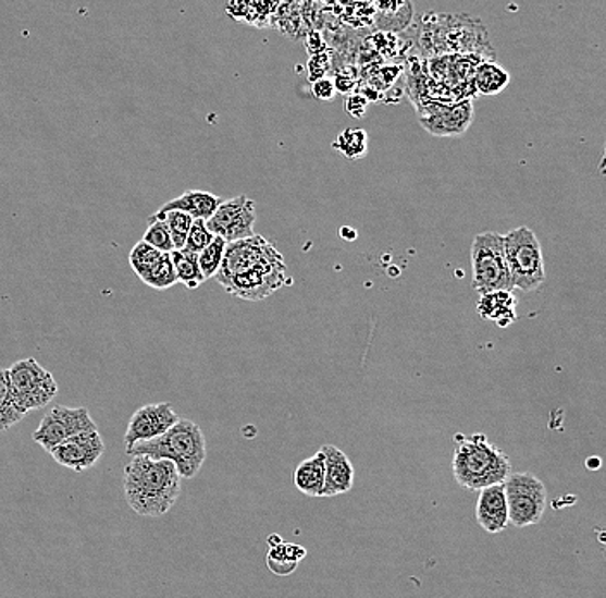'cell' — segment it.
<instances>
[{"label":"cell","mask_w":606,"mask_h":598,"mask_svg":"<svg viewBox=\"0 0 606 598\" xmlns=\"http://www.w3.org/2000/svg\"><path fill=\"white\" fill-rule=\"evenodd\" d=\"M510 83L507 70L493 61L481 62L474 71V90L479 96H498Z\"/></svg>","instance_id":"obj_20"},{"label":"cell","mask_w":606,"mask_h":598,"mask_svg":"<svg viewBox=\"0 0 606 598\" xmlns=\"http://www.w3.org/2000/svg\"><path fill=\"white\" fill-rule=\"evenodd\" d=\"M141 242L161 252V254H171L174 251L170 228L164 221H152L147 228V232L144 233Z\"/></svg>","instance_id":"obj_30"},{"label":"cell","mask_w":606,"mask_h":598,"mask_svg":"<svg viewBox=\"0 0 606 598\" xmlns=\"http://www.w3.org/2000/svg\"><path fill=\"white\" fill-rule=\"evenodd\" d=\"M375 25L383 32H401L412 21L413 5L410 2L400 4H374Z\"/></svg>","instance_id":"obj_22"},{"label":"cell","mask_w":606,"mask_h":598,"mask_svg":"<svg viewBox=\"0 0 606 598\" xmlns=\"http://www.w3.org/2000/svg\"><path fill=\"white\" fill-rule=\"evenodd\" d=\"M292 283L294 280L288 277L285 257L280 252L273 259L265 260L257 268L232 278L224 285V290L244 301L259 302L273 295L281 286L292 285Z\"/></svg>","instance_id":"obj_8"},{"label":"cell","mask_w":606,"mask_h":598,"mask_svg":"<svg viewBox=\"0 0 606 598\" xmlns=\"http://www.w3.org/2000/svg\"><path fill=\"white\" fill-rule=\"evenodd\" d=\"M334 149L347 159H360L368 154L369 136L363 130H345L333 144Z\"/></svg>","instance_id":"obj_26"},{"label":"cell","mask_w":606,"mask_h":598,"mask_svg":"<svg viewBox=\"0 0 606 598\" xmlns=\"http://www.w3.org/2000/svg\"><path fill=\"white\" fill-rule=\"evenodd\" d=\"M129 457L171 461L182 478L191 479L202 469L207 459V442L202 428L190 419H177L173 428L149 442H138L126 449Z\"/></svg>","instance_id":"obj_3"},{"label":"cell","mask_w":606,"mask_h":598,"mask_svg":"<svg viewBox=\"0 0 606 598\" xmlns=\"http://www.w3.org/2000/svg\"><path fill=\"white\" fill-rule=\"evenodd\" d=\"M369 108V100L359 94V91H354L350 96H347L345 99V111L350 114L351 118L355 120H360V118L366 117V112H368Z\"/></svg>","instance_id":"obj_33"},{"label":"cell","mask_w":606,"mask_h":598,"mask_svg":"<svg viewBox=\"0 0 606 598\" xmlns=\"http://www.w3.org/2000/svg\"><path fill=\"white\" fill-rule=\"evenodd\" d=\"M339 235H342V239L348 240V242H354V240L357 239V232L351 230V228H342V230H339Z\"/></svg>","instance_id":"obj_37"},{"label":"cell","mask_w":606,"mask_h":598,"mask_svg":"<svg viewBox=\"0 0 606 598\" xmlns=\"http://www.w3.org/2000/svg\"><path fill=\"white\" fill-rule=\"evenodd\" d=\"M331 61L326 54L313 56L309 62V78L310 82H318V80L326 78L327 71H330Z\"/></svg>","instance_id":"obj_34"},{"label":"cell","mask_w":606,"mask_h":598,"mask_svg":"<svg viewBox=\"0 0 606 598\" xmlns=\"http://www.w3.org/2000/svg\"><path fill=\"white\" fill-rule=\"evenodd\" d=\"M324 454L319 450L318 454L306 459L304 463L298 464L295 469V487L307 497H322L324 490Z\"/></svg>","instance_id":"obj_19"},{"label":"cell","mask_w":606,"mask_h":598,"mask_svg":"<svg viewBox=\"0 0 606 598\" xmlns=\"http://www.w3.org/2000/svg\"><path fill=\"white\" fill-rule=\"evenodd\" d=\"M171 263H173L174 272H176L177 283H182L188 290L198 289L202 285L203 277L198 266L197 254L185 251H173L170 254Z\"/></svg>","instance_id":"obj_23"},{"label":"cell","mask_w":606,"mask_h":598,"mask_svg":"<svg viewBox=\"0 0 606 598\" xmlns=\"http://www.w3.org/2000/svg\"><path fill=\"white\" fill-rule=\"evenodd\" d=\"M324 490L322 497H338L348 493L355 483V467L345 452L334 446H324Z\"/></svg>","instance_id":"obj_16"},{"label":"cell","mask_w":606,"mask_h":598,"mask_svg":"<svg viewBox=\"0 0 606 598\" xmlns=\"http://www.w3.org/2000/svg\"><path fill=\"white\" fill-rule=\"evenodd\" d=\"M212 240H214V235L209 232L206 221H202V219H194L190 232H188V236H186L185 247L183 248L198 256L207 245L211 244Z\"/></svg>","instance_id":"obj_31"},{"label":"cell","mask_w":606,"mask_h":598,"mask_svg":"<svg viewBox=\"0 0 606 598\" xmlns=\"http://www.w3.org/2000/svg\"><path fill=\"white\" fill-rule=\"evenodd\" d=\"M333 83L336 91H342L345 96H350V94H354L357 83H359L357 70H354V68H347V70L338 71L336 76H334Z\"/></svg>","instance_id":"obj_32"},{"label":"cell","mask_w":606,"mask_h":598,"mask_svg":"<svg viewBox=\"0 0 606 598\" xmlns=\"http://www.w3.org/2000/svg\"><path fill=\"white\" fill-rule=\"evenodd\" d=\"M182 491V476L171 461L132 457L124 467V497L138 516L161 517Z\"/></svg>","instance_id":"obj_1"},{"label":"cell","mask_w":606,"mask_h":598,"mask_svg":"<svg viewBox=\"0 0 606 598\" xmlns=\"http://www.w3.org/2000/svg\"><path fill=\"white\" fill-rule=\"evenodd\" d=\"M505 259L511 290L532 292L546 280L545 259L540 240L531 228L520 227L504 235Z\"/></svg>","instance_id":"obj_4"},{"label":"cell","mask_w":606,"mask_h":598,"mask_svg":"<svg viewBox=\"0 0 606 598\" xmlns=\"http://www.w3.org/2000/svg\"><path fill=\"white\" fill-rule=\"evenodd\" d=\"M307 550L300 545L283 544L273 545L268 553V568L276 576H289L297 571L298 564L306 559Z\"/></svg>","instance_id":"obj_21"},{"label":"cell","mask_w":606,"mask_h":598,"mask_svg":"<svg viewBox=\"0 0 606 598\" xmlns=\"http://www.w3.org/2000/svg\"><path fill=\"white\" fill-rule=\"evenodd\" d=\"M152 221H164L170 228L171 239H173L174 251H182L186 244V236H188V232H190L191 223H194V219L190 216L185 215L182 211H170L164 212V215H156L150 216L149 223Z\"/></svg>","instance_id":"obj_25"},{"label":"cell","mask_w":606,"mask_h":598,"mask_svg":"<svg viewBox=\"0 0 606 598\" xmlns=\"http://www.w3.org/2000/svg\"><path fill=\"white\" fill-rule=\"evenodd\" d=\"M475 520L484 532L496 535L508 528L507 497H505L504 483L483 488L479 491L475 503Z\"/></svg>","instance_id":"obj_15"},{"label":"cell","mask_w":606,"mask_h":598,"mask_svg":"<svg viewBox=\"0 0 606 598\" xmlns=\"http://www.w3.org/2000/svg\"><path fill=\"white\" fill-rule=\"evenodd\" d=\"M103 450H106V446H103L99 431H87V434L67 438L61 446L50 450L49 454L62 467L82 473L99 463Z\"/></svg>","instance_id":"obj_14"},{"label":"cell","mask_w":606,"mask_h":598,"mask_svg":"<svg viewBox=\"0 0 606 598\" xmlns=\"http://www.w3.org/2000/svg\"><path fill=\"white\" fill-rule=\"evenodd\" d=\"M141 281H144L145 285H149L150 289L156 290H168L176 285V272H174L170 254H164L162 259L159 260V265L150 269V271L141 278Z\"/></svg>","instance_id":"obj_28"},{"label":"cell","mask_w":606,"mask_h":598,"mask_svg":"<svg viewBox=\"0 0 606 598\" xmlns=\"http://www.w3.org/2000/svg\"><path fill=\"white\" fill-rule=\"evenodd\" d=\"M472 289L481 295L499 290L511 292L504 235L495 232L475 235L472 242Z\"/></svg>","instance_id":"obj_5"},{"label":"cell","mask_w":606,"mask_h":598,"mask_svg":"<svg viewBox=\"0 0 606 598\" xmlns=\"http://www.w3.org/2000/svg\"><path fill=\"white\" fill-rule=\"evenodd\" d=\"M221 204H223V198L211 194V192L186 191L180 197L165 203L157 212L164 215V212L170 211H182L190 216L191 219L209 221Z\"/></svg>","instance_id":"obj_17"},{"label":"cell","mask_w":606,"mask_h":598,"mask_svg":"<svg viewBox=\"0 0 606 598\" xmlns=\"http://www.w3.org/2000/svg\"><path fill=\"white\" fill-rule=\"evenodd\" d=\"M307 49H309L312 58L313 56L322 54V50H326V44L322 40L321 34H318V32H310Z\"/></svg>","instance_id":"obj_36"},{"label":"cell","mask_w":606,"mask_h":598,"mask_svg":"<svg viewBox=\"0 0 606 598\" xmlns=\"http://www.w3.org/2000/svg\"><path fill=\"white\" fill-rule=\"evenodd\" d=\"M588 466L593 467V466H599V461H588Z\"/></svg>","instance_id":"obj_38"},{"label":"cell","mask_w":606,"mask_h":598,"mask_svg":"<svg viewBox=\"0 0 606 598\" xmlns=\"http://www.w3.org/2000/svg\"><path fill=\"white\" fill-rule=\"evenodd\" d=\"M226 242L221 236H214L211 244L207 245L200 254H198V266L202 271L203 280H211L218 274L219 268L223 265L224 251H226Z\"/></svg>","instance_id":"obj_27"},{"label":"cell","mask_w":606,"mask_h":598,"mask_svg":"<svg viewBox=\"0 0 606 598\" xmlns=\"http://www.w3.org/2000/svg\"><path fill=\"white\" fill-rule=\"evenodd\" d=\"M162 256H164V254L145 244V242H138V244L133 247L132 254H129V266H132L133 271L137 272V277L141 280L150 269L159 265V260L162 259Z\"/></svg>","instance_id":"obj_29"},{"label":"cell","mask_w":606,"mask_h":598,"mask_svg":"<svg viewBox=\"0 0 606 598\" xmlns=\"http://www.w3.org/2000/svg\"><path fill=\"white\" fill-rule=\"evenodd\" d=\"M508 520L516 528L540 523L548 505L545 483L532 473H510L504 481Z\"/></svg>","instance_id":"obj_6"},{"label":"cell","mask_w":606,"mask_h":598,"mask_svg":"<svg viewBox=\"0 0 606 598\" xmlns=\"http://www.w3.org/2000/svg\"><path fill=\"white\" fill-rule=\"evenodd\" d=\"M474 118V106L470 100L457 103H431L421 114L422 129L431 135L458 136L466 133Z\"/></svg>","instance_id":"obj_13"},{"label":"cell","mask_w":606,"mask_h":598,"mask_svg":"<svg viewBox=\"0 0 606 598\" xmlns=\"http://www.w3.org/2000/svg\"><path fill=\"white\" fill-rule=\"evenodd\" d=\"M312 94L319 100H333L336 96V88H334L333 80L322 78L312 83Z\"/></svg>","instance_id":"obj_35"},{"label":"cell","mask_w":606,"mask_h":598,"mask_svg":"<svg viewBox=\"0 0 606 598\" xmlns=\"http://www.w3.org/2000/svg\"><path fill=\"white\" fill-rule=\"evenodd\" d=\"M25 417V414H21L14 405L8 369H0V431H8Z\"/></svg>","instance_id":"obj_24"},{"label":"cell","mask_w":606,"mask_h":598,"mask_svg":"<svg viewBox=\"0 0 606 598\" xmlns=\"http://www.w3.org/2000/svg\"><path fill=\"white\" fill-rule=\"evenodd\" d=\"M177 419H180V416L174 413L173 407L168 402L144 405L129 419L128 429L124 435L126 449L135 446V443L149 442L153 438L161 437L168 429L176 425Z\"/></svg>","instance_id":"obj_12"},{"label":"cell","mask_w":606,"mask_h":598,"mask_svg":"<svg viewBox=\"0 0 606 598\" xmlns=\"http://www.w3.org/2000/svg\"><path fill=\"white\" fill-rule=\"evenodd\" d=\"M206 224L212 235L221 236L226 244L250 239L256 235V203L247 195L223 200Z\"/></svg>","instance_id":"obj_10"},{"label":"cell","mask_w":606,"mask_h":598,"mask_svg":"<svg viewBox=\"0 0 606 598\" xmlns=\"http://www.w3.org/2000/svg\"><path fill=\"white\" fill-rule=\"evenodd\" d=\"M8 375L13 390L14 405L25 416L29 411L46 407L58 395L59 387L54 376L32 357L17 361L9 367Z\"/></svg>","instance_id":"obj_7"},{"label":"cell","mask_w":606,"mask_h":598,"mask_svg":"<svg viewBox=\"0 0 606 598\" xmlns=\"http://www.w3.org/2000/svg\"><path fill=\"white\" fill-rule=\"evenodd\" d=\"M277 254L280 251L264 236L257 235V233L250 239L238 240V242L226 245L223 265L214 278L219 281V285L224 286L232 278L257 268L265 260L273 259Z\"/></svg>","instance_id":"obj_11"},{"label":"cell","mask_w":606,"mask_h":598,"mask_svg":"<svg viewBox=\"0 0 606 598\" xmlns=\"http://www.w3.org/2000/svg\"><path fill=\"white\" fill-rule=\"evenodd\" d=\"M87 431H99L97 423L91 419L87 408H71L55 405L41 419L40 426L34 434V442L44 447L47 452L61 446L67 438L76 437Z\"/></svg>","instance_id":"obj_9"},{"label":"cell","mask_w":606,"mask_h":598,"mask_svg":"<svg viewBox=\"0 0 606 598\" xmlns=\"http://www.w3.org/2000/svg\"><path fill=\"white\" fill-rule=\"evenodd\" d=\"M517 298L508 290L484 293L478 302V313L486 321H493L498 327H510L517 321Z\"/></svg>","instance_id":"obj_18"},{"label":"cell","mask_w":606,"mask_h":598,"mask_svg":"<svg viewBox=\"0 0 606 598\" xmlns=\"http://www.w3.org/2000/svg\"><path fill=\"white\" fill-rule=\"evenodd\" d=\"M454 452L455 481L466 490L481 491L483 488L499 485L511 473V463L504 450L493 446L486 435L470 437L457 435Z\"/></svg>","instance_id":"obj_2"}]
</instances>
